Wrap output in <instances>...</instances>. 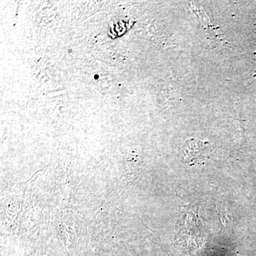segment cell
Returning <instances> with one entry per match:
<instances>
[{"mask_svg":"<svg viewBox=\"0 0 256 256\" xmlns=\"http://www.w3.org/2000/svg\"><path fill=\"white\" fill-rule=\"evenodd\" d=\"M211 152L209 142L190 139L184 145V161L190 165L201 164L207 160Z\"/></svg>","mask_w":256,"mask_h":256,"instance_id":"6da1fadb","label":"cell"}]
</instances>
